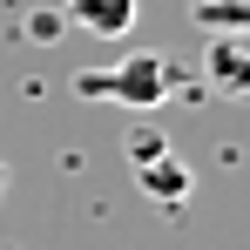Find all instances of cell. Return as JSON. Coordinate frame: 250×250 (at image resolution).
<instances>
[{
    "label": "cell",
    "mask_w": 250,
    "mask_h": 250,
    "mask_svg": "<svg viewBox=\"0 0 250 250\" xmlns=\"http://www.w3.org/2000/svg\"><path fill=\"white\" fill-rule=\"evenodd\" d=\"M189 75L163 61V54H122L115 68H88L75 75V95H95V102H128V108H156L169 95H183Z\"/></svg>",
    "instance_id": "6da1fadb"
},
{
    "label": "cell",
    "mask_w": 250,
    "mask_h": 250,
    "mask_svg": "<svg viewBox=\"0 0 250 250\" xmlns=\"http://www.w3.org/2000/svg\"><path fill=\"white\" fill-rule=\"evenodd\" d=\"M61 21H75L88 34H102V41H122L128 27H135V0H68Z\"/></svg>",
    "instance_id": "7a4b0ae2"
},
{
    "label": "cell",
    "mask_w": 250,
    "mask_h": 250,
    "mask_svg": "<svg viewBox=\"0 0 250 250\" xmlns=\"http://www.w3.org/2000/svg\"><path fill=\"white\" fill-rule=\"evenodd\" d=\"M135 183H142L156 203H183V196H189V169L176 163L169 149H163V156H149V163H135Z\"/></svg>",
    "instance_id": "3957f363"
},
{
    "label": "cell",
    "mask_w": 250,
    "mask_h": 250,
    "mask_svg": "<svg viewBox=\"0 0 250 250\" xmlns=\"http://www.w3.org/2000/svg\"><path fill=\"white\" fill-rule=\"evenodd\" d=\"M209 82L216 95H244V34H209Z\"/></svg>",
    "instance_id": "277c9868"
},
{
    "label": "cell",
    "mask_w": 250,
    "mask_h": 250,
    "mask_svg": "<svg viewBox=\"0 0 250 250\" xmlns=\"http://www.w3.org/2000/svg\"><path fill=\"white\" fill-rule=\"evenodd\" d=\"M189 14H196V27H209V34H244L250 0H189Z\"/></svg>",
    "instance_id": "5b68a950"
},
{
    "label": "cell",
    "mask_w": 250,
    "mask_h": 250,
    "mask_svg": "<svg viewBox=\"0 0 250 250\" xmlns=\"http://www.w3.org/2000/svg\"><path fill=\"white\" fill-rule=\"evenodd\" d=\"M61 27H68V21H61V14H34V21H27V34H34V41H54V34H61Z\"/></svg>",
    "instance_id": "8992f818"
},
{
    "label": "cell",
    "mask_w": 250,
    "mask_h": 250,
    "mask_svg": "<svg viewBox=\"0 0 250 250\" xmlns=\"http://www.w3.org/2000/svg\"><path fill=\"white\" fill-rule=\"evenodd\" d=\"M0 189H7V163H0Z\"/></svg>",
    "instance_id": "52a82bcc"
}]
</instances>
